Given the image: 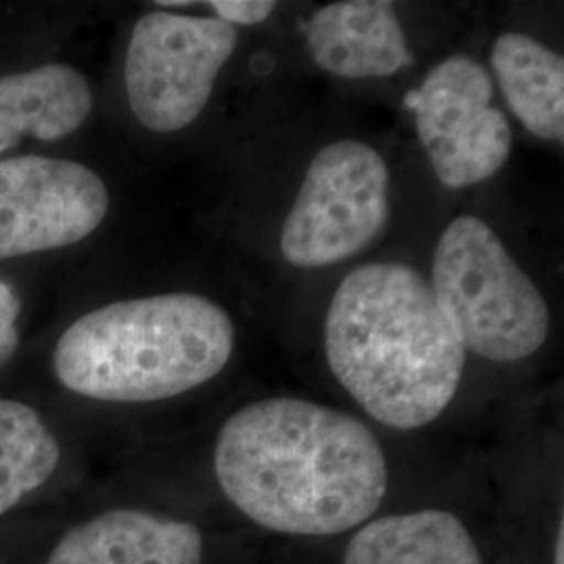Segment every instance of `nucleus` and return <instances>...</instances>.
Here are the masks:
<instances>
[{"label": "nucleus", "mask_w": 564, "mask_h": 564, "mask_svg": "<svg viewBox=\"0 0 564 564\" xmlns=\"http://www.w3.org/2000/svg\"><path fill=\"white\" fill-rule=\"evenodd\" d=\"M216 475L251 521L295 535L354 529L387 491L377 435L351 414L297 398L237 410L218 435Z\"/></svg>", "instance_id": "f257e3e1"}, {"label": "nucleus", "mask_w": 564, "mask_h": 564, "mask_svg": "<svg viewBox=\"0 0 564 564\" xmlns=\"http://www.w3.org/2000/svg\"><path fill=\"white\" fill-rule=\"evenodd\" d=\"M324 349L349 395L393 429L433 423L454 400L466 362L431 284L398 262L364 263L343 279Z\"/></svg>", "instance_id": "f03ea898"}, {"label": "nucleus", "mask_w": 564, "mask_h": 564, "mask_svg": "<svg viewBox=\"0 0 564 564\" xmlns=\"http://www.w3.org/2000/svg\"><path fill=\"white\" fill-rule=\"evenodd\" d=\"M235 341V323L218 303L165 293L84 314L61 335L53 366L84 398L158 402L218 377Z\"/></svg>", "instance_id": "7ed1b4c3"}, {"label": "nucleus", "mask_w": 564, "mask_h": 564, "mask_svg": "<svg viewBox=\"0 0 564 564\" xmlns=\"http://www.w3.org/2000/svg\"><path fill=\"white\" fill-rule=\"evenodd\" d=\"M431 276L433 295L464 349L491 362H519L547 339L544 295L484 220L460 216L445 228Z\"/></svg>", "instance_id": "20e7f679"}, {"label": "nucleus", "mask_w": 564, "mask_h": 564, "mask_svg": "<svg viewBox=\"0 0 564 564\" xmlns=\"http://www.w3.org/2000/svg\"><path fill=\"white\" fill-rule=\"evenodd\" d=\"M389 167L362 141H335L310 163L281 232L284 260L297 268L345 262L383 235Z\"/></svg>", "instance_id": "39448f33"}, {"label": "nucleus", "mask_w": 564, "mask_h": 564, "mask_svg": "<svg viewBox=\"0 0 564 564\" xmlns=\"http://www.w3.org/2000/svg\"><path fill=\"white\" fill-rule=\"evenodd\" d=\"M239 44L218 18L151 11L137 21L126 55V95L147 130L170 134L197 120Z\"/></svg>", "instance_id": "423d86ee"}, {"label": "nucleus", "mask_w": 564, "mask_h": 564, "mask_svg": "<svg viewBox=\"0 0 564 564\" xmlns=\"http://www.w3.org/2000/svg\"><path fill=\"white\" fill-rule=\"evenodd\" d=\"M494 82L481 63L454 55L435 65L419 90L405 95L416 116V132L435 176L449 188H464L502 170L512 130L494 105Z\"/></svg>", "instance_id": "0eeeda50"}, {"label": "nucleus", "mask_w": 564, "mask_h": 564, "mask_svg": "<svg viewBox=\"0 0 564 564\" xmlns=\"http://www.w3.org/2000/svg\"><path fill=\"white\" fill-rule=\"evenodd\" d=\"M109 193L97 172L55 158L0 162V260L76 245L101 226Z\"/></svg>", "instance_id": "6e6552de"}, {"label": "nucleus", "mask_w": 564, "mask_h": 564, "mask_svg": "<svg viewBox=\"0 0 564 564\" xmlns=\"http://www.w3.org/2000/svg\"><path fill=\"white\" fill-rule=\"evenodd\" d=\"M305 36L314 61L339 78H387L414 63L402 23L387 0L326 4L307 21Z\"/></svg>", "instance_id": "1a4fd4ad"}, {"label": "nucleus", "mask_w": 564, "mask_h": 564, "mask_svg": "<svg viewBox=\"0 0 564 564\" xmlns=\"http://www.w3.org/2000/svg\"><path fill=\"white\" fill-rule=\"evenodd\" d=\"M195 524L142 510H109L63 535L48 564H202Z\"/></svg>", "instance_id": "9d476101"}, {"label": "nucleus", "mask_w": 564, "mask_h": 564, "mask_svg": "<svg viewBox=\"0 0 564 564\" xmlns=\"http://www.w3.org/2000/svg\"><path fill=\"white\" fill-rule=\"evenodd\" d=\"M93 102L86 76L65 63L0 76V153L25 137L48 142L74 134Z\"/></svg>", "instance_id": "9b49d317"}, {"label": "nucleus", "mask_w": 564, "mask_h": 564, "mask_svg": "<svg viewBox=\"0 0 564 564\" xmlns=\"http://www.w3.org/2000/svg\"><path fill=\"white\" fill-rule=\"evenodd\" d=\"M343 564H484L468 529L445 510L383 517L362 527Z\"/></svg>", "instance_id": "f8f14e48"}, {"label": "nucleus", "mask_w": 564, "mask_h": 564, "mask_svg": "<svg viewBox=\"0 0 564 564\" xmlns=\"http://www.w3.org/2000/svg\"><path fill=\"white\" fill-rule=\"evenodd\" d=\"M491 67L524 128L538 139L563 142V55L527 34L506 32L494 42Z\"/></svg>", "instance_id": "ddd939ff"}, {"label": "nucleus", "mask_w": 564, "mask_h": 564, "mask_svg": "<svg viewBox=\"0 0 564 564\" xmlns=\"http://www.w3.org/2000/svg\"><path fill=\"white\" fill-rule=\"evenodd\" d=\"M59 456V442L36 410L0 400V517L53 477Z\"/></svg>", "instance_id": "4468645a"}, {"label": "nucleus", "mask_w": 564, "mask_h": 564, "mask_svg": "<svg viewBox=\"0 0 564 564\" xmlns=\"http://www.w3.org/2000/svg\"><path fill=\"white\" fill-rule=\"evenodd\" d=\"M218 13V20L235 25H256L272 15L276 2L270 0H214L207 2Z\"/></svg>", "instance_id": "2eb2a0df"}, {"label": "nucleus", "mask_w": 564, "mask_h": 564, "mask_svg": "<svg viewBox=\"0 0 564 564\" xmlns=\"http://www.w3.org/2000/svg\"><path fill=\"white\" fill-rule=\"evenodd\" d=\"M18 318H20V300L13 289L0 282V366L9 362L20 345L18 333Z\"/></svg>", "instance_id": "dca6fc26"}, {"label": "nucleus", "mask_w": 564, "mask_h": 564, "mask_svg": "<svg viewBox=\"0 0 564 564\" xmlns=\"http://www.w3.org/2000/svg\"><path fill=\"white\" fill-rule=\"evenodd\" d=\"M563 538L564 531L563 527H561V531H558V538H556V552H554V564H563Z\"/></svg>", "instance_id": "f3484780"}]
</instances>
